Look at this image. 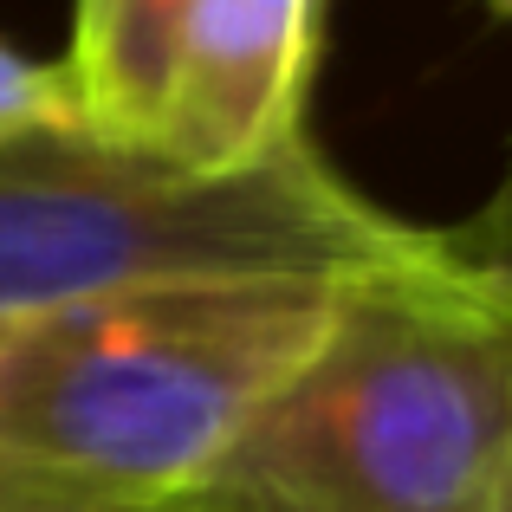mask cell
I'll return each mask as SVG.
<instances>
[{
  "mask_svg": "<svg viewBox=\"0 0 512 512\" xmlns=\"http://www.w3.org/2000/svg\"><path fill=\"white\" fill-rule=\"evenodd\" d=\"M344 286H143L0 325V512H175Z\"/></svg>",
  "mask_w": 512,
  "mask_h": 512,
  "instance_id": "1",
  "label": "cell"
},
{
  "mask_svg": "<svg viewBox=\"0 0 512 512\" xmlns=\"http://www.w3.org/2000/svg\"><path fill=\"white\" fill-rule=\"evenodd\" d=\"M512 286L441 253L338 318L175 512H506Z\"/></svg>",
  "mask_w": 512,
  "mask_h": 512,
  "instance_id": "2",
  "label": "cell"
},
{
  "mask_svg": "<svg viewBox=\"0 0 512 512\" xmlns=\"http://www.w3.org/2000/svg\"><path fill=\"white\" fill-rule=\"evenodd\" d=\"M441 253V234L370 201L312 137L247 169H195L78 124L0 143V325L143 286L383 279Z\"/></svg>",
  "mask_w": 512,
  "mask_h": 512,
  "instance_id": "3",
  "label": "cell"
},
{
  "mask_svg": "<svg viewBox=\"0 0 512 512\" xmlns=\"http://www.w3.org/2000/svg\"><path fill=\"white\" fill-rule=\"evenodd\" d=\"M318 0H195L169 65L156 150L195 169H247L305 137Z\"/></svg>",
  "mask_w": 512,
  "mask_h": 512,
  "instance_id": "4",
  "label": "cell"
},
{
  "mask_svg": "<svg viewBox=\"0 0 512 512\" xmlns=\"http://www.w3.org/2000/svg\"><path fill=\"white\" fill-rule=\"evenodd\" d=\"M78 98L65 65H39L0 39V143H20L33 130H72Z\"/></svg>",
  "mask_w": 512,
  "mask_h": 512,
  "instance_id": "5",
  "label": "cell"
},
{
  "mask_svg": "<svg viewBox=\"0 0 512 512\" xmlns=\"http://www.w3.org/2000/svg\"><path fill=\"white\" fill-rule=\"evenodd\" d=\"M441 247H448L454 266L512 286V137H506V156H500L493 188L480 195V208L467 214L461 227H448V234H441Z\"/></svg>",
  "mask_w": 512,
  "mask_h": 512,
  "instance_id": "6",
  "label": "cell"
},
{
  "mask_svg": "<svg viewBox=\"0 0 512 512\" xmlns=\"http://www.w3.org/2000/svg\"><path fill=\"white\" fill-rule=\"evenodd\" d=\"M111 7H117V0H78V20H72V39H85L91 26H98L104 13H111Z\"/></svg>",
  "mask_w": 512,
  "mask_h": 512,
  "instance_id": "7",
  "label": "cell"
},
{
  "mask_svg": "<svg viewBox=\"0 0 512 512\" xmlns=\"http://www.w3.org/2000/svg\"><path fill=\"white\" fill-rule=\"evenodd\" d=\"M487 7H493V13H500V20H512V0H487Z\"/></svg>",
  "mask_w": 512,
  "mask_h": 512,
  "instance_id": "8",
  "label": "cell"
},
{
  "mask_svg": "<svg viewBox=\"0 0 512 512\" xmlns=\"http://www.w3.org/2000/svg\"><path fill=\"white\" fill-rule=\"evenodd\" d=\"M506 512H512V474H506Z\"/></svg>",
  "mask_w": 512,
  "mask_h": 512,
  "instance_id": "9",
  "label": "cell"
}]
</instances>
